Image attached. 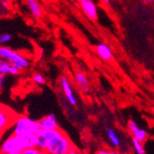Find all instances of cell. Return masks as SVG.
Returning a JSON list of instances; mask_svg holds the SVG:
<instances>
[{
  "label": "cell",
  "mask_w": 154,
  "mask_h": 154,
  "mask_svg": "<svg viewBox=\"0 0 154 154\" xmlns=\"http://www.w3.org/2000/svg\"><path fill=\"white\" fill-rule=\"evenodd\" d=\"M36 147L46 151L47 154H67L75 148L71 139L60 128L40 129L37 134Z\"/></svg>",
  "instance_id": "cell-1"
},
{
  "label": "cell",
  "mask_w": 154,
  "mask_h": 154,
  "mask_svg": "<svg viewBox=\"0 0 154 154\" xmlns=\"http://www.w3.org/2000/svg\"><path fill=\"white\" fill-rule=\"evenodd\" d=\"M37 135L30 137H20L9 134L0 141L1 154H21L25 149L36 147Z\"/></svg>",
  "instance_id": "cell-2"
},
{
  "label": "cell",
  "mask_w": 154,
  "mask_h": 154,
  "mask_svg": "<svg viewBox=\"0 0 154 154\" xmlns=\"http://www.w3.org/2000/svg\"><path fill=\"white\" fill-rule=\"evenodd\" d=\"M40 130L38 121L32 119L31 117L20 115L18 116L13 123L11 128V134L20 137L36 136Z\"/></svg>",
  "instance_id": "cell-3"
},
{
  "label": "cell",
  "mask_w": 154,
  "mask_h": 154,
  "mask_svg": "<svg viewBox=\"0 0 154 154\" xmlns=\"http://www.w3.org/2000/svg\"><path fill=\"white\" fill-rule=\"evenodd\" d=\"M0 57L6 59L20 70L28 68L31 64L30 60H28V58L24 55L7 46H0Z\"/></svg>",
  "instance_id": "cell-4"
},
{
  "label": "cell",
  "mask_w": 154,
  "mask_h": 154,
  "mask_svg": "<svg viewBox=\"0 0 154 154\" xmlns=\"http://www.w3.org/2000/svg\"><path fill=\"white\" fill-rule=\"evenodd\" d=\"M18 115L8 106L0 103V141L3 137L11 130L13 123Z\"/></svg>",
  "instance_id": "cell-5"
},
{
  "label": "cell",
  "mask_w": 154,
  "mask_h": 154,
  "mask_svg": "<svg viewBox=\"0 0 154 154\" xmlns=\"http://www.w3.org/2000/svg\"><path fill=\"white\" fill-rule=\"evenodd\" d=\"M59 85L68 104L71 106H76L78 104L77 96L75 94L74 89L71 85L70 81H69L66 76H61L59 78Z\"/></svg>",
  "instance_id": "cell-6"
},
{
  "label": "cell",
  "mask_w": 154,
  "mask_h": 154,
  "mask_svg": "<svg viewBox=\"0 0 154 154\" xmlns=\"http://www.w3.org/2000/svg\"><path fill=\"white\" fill-rule=\"evenodd\" d=\"M128 128L130 135L132 136V138H136L143 143L148 139L149 135H148L147 130H145L144 128L140 127H138V125L136 121L132 119L129 120L128 123Z\"/></svg>",
  "instance_id": "cell-7"
},
{
  "label": "cell",
  "mask_w": 154,
  "mask_h": 154,
  "mask_svg": "<svg viewBox=\"0 0 154 154\" xmlns=\"http://www.w3.org/2000/svg\"><path fill=\"white\" fill-rule=\"evenodd\" d=\"M79 6L85 15L91 20H96L98 19L97 6L93 0H79Z\"/></svg>",
  "instance_id": "cell-8"
},
{
  "label": "cell",
  "mask_w": 154,
  "mask_h": 154,
  "mask_svg": "<svg viewBox=\"0 0 154 154\" xmlns=\"http://www.w3.org/2000/svg\"><path fill=\"white\" fill-rule=\"evenodd\" d=\"M40 129L45 130H54L59 128V124L57 119V116L54 114H49L47 116H45L42 117L40 120H38Z\"/></svg>",
  "instance_id": "cell-9"
},
{
  "label": "cell",
  "mask_w": 154,
  "mask_h": 154,
  "mask_svg": "<svg viewBox=\"0 0 154 154\" xmlns=\"http://www.w3.org/2000/svg\"><path fill=\"white\" fill-rule=\"evenodd\" d=\"M74 80L77 84L79 89L83 93H88L91 91V84L87 78V76L82 71H77L74 74Z\"/></svg>",
  "instance_id": "cell-10"
},
{
  "label": "cell",
  "mask_w": 154,
  "mask_h": 154,
  "mask_svg": "<svg viewBox=\"0 0 154 154\" xmlns=\"http://www.w3.org/2000/svg\"><path fill=\"white\" fill-rule=\"evenodd\" d=\"M95 52L100 57V58L104 61H110L114 57V53L112 51L111 47L104 43L98 44L95 46Z\"/></svg>",
  "instance_id": "cell-11"
},
{
  "label": "cell",
  "mask_w": 154,
  "mask_h": 154,
  "mask_svg": "<svg viewBox=\"0 0 154 154\" xmlns=\"http://www.w3.org/2000/svg\"><path fill=\"white\" fill-rule=\"evenodd\" d=\"M20 73V69L14 66L6 59L0 57V74L4 76L11 75V76H17Z\"/></svg>",
  "instance_id": "cell-12"
},
{
  "label": "cell",
  "mask_w": 154,
  "mask_h": 154,
  "mask_svg": "<svg viewBox=\"0 0 154 154\" xmlns=\"http://www.w3.org/2000/svg\"><path fill=\"white\" fill-rule=\"evenodd\" d=\"M106 136H107L108 141L110 142V144L112 146H113V148H116V149L120 148V146L122 144V140H121V137H119L118 133H116V130H114L111 128H106Z\"/></svg>",
  "instance_id": "cell-13"
},
{
  "label": "cell",
  "mask_w": 154,
  "mask_h": 154,
  "mask_svg": "<svg viewBox=\"0 0 154 154\" xmlns=\"http://www.w3.org/2000/svg\"><path fill=\"white\" fill-rule=\"evenodd\" d=\"M30 11L35 19H39L42 17V8L37 0H25Z\"/></svg>",
  "instance_id": "cell-14"
},
{
  "label": "cell",
  "mask_w": 154,
  "mask_h": 154,
  "mask_svg": "<svg viewBox=\"0 0 154 154\" xmlns=\"http://www.w3.org/2000/svg\"><path fill=\"white\" fill-rule=\"evenodd\" d=\"M132 148L137 154H145L146 152L143 142H140L136 138H132Z\"/></svg>",
  "instance_id": "cell-15"
},
{
  "label": "cell",
  "mask_w": 154,
  "mask_h": 154,
  "mask_svg": "<svg viewBox=\"0 0 154 154\" xmlns=\"http://www.w3.org/2000/svg\"><path fill=\"white\" fill-rule=\"evenodd\" d=\"M21 154H47V153L46 151L39 149L38 147H32V148L25 149Z\"/></svg>",
  "instance_id": "cell-16"
},
{
  "label": "cell",
  "mask_w": 154,
  "mask_h": 154,
  "mask_svg": "<svg viewBox=\"0 0 154 154\" xmlns=\"http://www.w3.org/2000/svg\"><path fill=\"white\" fill-rule=\"evenodd\" d=\"M32 81L34 83L38 84V85H44V84L45 83V79L43 75L36 73L32 76Z\"/></svg>",
  "instance_id": "cell-17"
},
{
  "label": "cell",
  "mask_w": 154,
  "mask_h": 154,
  "mask_svg": "<svg viewBox=\"0 0 154 154\" xmlns=\"http://www.w3.org/2000/svg\"><path fill=\"white\" fill-rule=\"evenodd\" d=\"M12 39V35L8 32H4V33H0V44L4 45V44H8L11 41Z\"/></svg>",
  "instance_id": "cell-18"
},
{
  "label": "cell",
  "mask_w": 154,
  "mask_h": 154,
  "mask_svg": "<svg viewBox=\"0 0 154 154\" xmlns=\"http://www.w3.org/2000/svg\"><path fill=\"white\" fill-rule=\"evenodd\" d=\"M95 154H117L116 151L114 149H98Z\"/></svg>",
  "instance_id": "cell-19"
},
{
  "label": "cell",
  "mask_w": 154,
  "mask_h": 154,
  "mask_svg": "<svg viewBox=\"0 0 154 154\" xmlns=\"http://www.w3.org/2000/svg\"><path fill=\"white\" fill-rule=\"evenodd\" d=\"M5 77H6V76H4V75H2V74H0V91H1V90L3 89V87H4V85H5Z\"/></svg>",
  "instance_id": "cell-20"
},
{
  "label": "cell",
  "mask_w": 154,
  "mask_h": 154,
  "mask_svg": "<svg viewBox=\"0 0 154 154\" xmlns=\"http://www.w3.org/2000/svg\"><path fill=\"white\" fill-rule=\"evenodd\" d=\"M67 154H84L82 151H80L79 149H76V148H74V149H72L70 151H69Z\"/></svg>",
  "instance_id": "cell-21"
},
{
  "label": "cell",
  "mask_w": 154,
  "mask_h": 154,
  "mask_svg": "<svg viewBox=\"0 0 154 154\" xmlns=\"http://www.w3.org/2000/svg\"><path fill=\"white\" fill-rule=\"evenodd\" d=\"M102 1L103 3H105L106 5H110V3H111V0H102Z\"/></svg>",
  "instance_id": "cell-22"
},
{
  "label": "cell",
  "mask_w": 154,
  "mask_h": 154,
  "mask_svg": "<svg viewBox=\"0 0 154 154\" xmlns=\"http://www.w3.org/2000/svg\"><path fill=\"white\" fill-rule=\"evenodd\" d=\"M146 2L148 4H153L154 3V0H146Z\"/></svg>",
  "instance_id": "cell-23"
},
{
  "label": "cell",
  "mask_w": 154,
  "mask_h": 154,
  "mask_svg": "<svg viewBox=\"0 0 154 154\" xmlns=\"http://www.w3.org/2000/svg\"><path fill=\"white\" fill-rule=\"evenodd\" d=\"M86 154H89V153H86Z\"/></svg>",
  "instance_id": "cell-24"
},
{
  "label": "cell",
  "mask_w": 154,
  "mask_h": 154,
  "mask_svg": "<svg viewBox=\"0 0 154 154\" xmlns=\"http://www.w3.org/2000/svg\"><path fill=\"white\" fill-rule=\"evenodd\" d=\"M0 154H1V153H0Z\"/></svg>",
  "instance_id": "cell-25"
}]
</instances>
